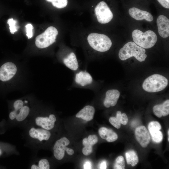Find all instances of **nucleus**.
Masks as SVG:
<instances>
[{
    "label": "nucleus",
    "mask_w": 169,
    "mask_h": 169,
    "mask_svg": "<svg viewBox=\"0 0 169 169\" xmlns=\"http://www.w3.org/2000/svg\"><path fill=\"white\" fill-rule=\"evenodd\" d=\"M145 53L146 50L144 48L131 41L125 44L120 49L118 55L120 59L122 60H125L134 57L139 61L142 62L145 60L147 57Z\"/></svg>",
    "instance_id": "f257e3e1"
},
{
    "label": "nucleus",
    "mask_w": 169,
    "mask_h": 169,
    "mask_svg": "<svg viewBox=\"0 0 169 169\" xmlns=\"http://www.w3.org/2000/svg\"><path fill=\"white\" fill-rule=\"evenodd\" d=\"M132 37L136 44L146 49L153 47L157 39L156 34L151 30H148L143 33L139 30L135 29L132 32Z\"/></svg>",
    "instance_id": "f03ea898"
},
{
    "label": "nucleus",
    "mask_w": 169,
    "mask_h": 169,
    "mask_svg": "<svg viewBox=\"0 0 169 169\" xmlns=\"http://www.w3.org/2000/svg\"><path fill=\"white\" fill-rule=\"evenodd\" d=\"M87 40L90 47L95 51L105 52L111 48L112 43L107 35L96 33H91L87 37Z\"/></svg>",
    "instance_id": "7ed1b4c3"
},
{
    "label": "nucleus",
    "mask_w": 169,
    "mask_h": 169,
    "mask_svg": "<svg viewBox=\"0 0 169 169\" xmlns=\"http://www.w3.org/2000/svg\"><path fill=\"white\" fill-rule=\"evenodd\" d=\"M168 83V80L164 76L159 74H154L145 80L142 86L147 92H155L164 90Z\"/></svg>",
    "instance_id": "20e7f679"
},
{
    "label": "nucleus",
    "mask_w": 169,
    "mask_h": 169,
    "mask_svg": "<svg viewBox=\"0 0 169 169\" xmlns=\"http://www.w3.org/2000/svg\"><path fill=\"white\" fill-rule=\"evenodd\" d=\"M58 32L53 26L47 28L44 32L38 36L35 39V44L39 48H45L53 44L55 41Z\"/></svg>",
    "instance_id": "39448f33"
},
{
    "label": "nucleus",
    "mask_w": 169,
    "mask_h": 169,
    "mask_svg": "<svg viewBox=\"0 0 169 169\" xmlns=\"http://www.w3.org/2000/svg\"><path fill=\"white\" fill-rule=\"evenodd\" d=\"M95 15L98 21L101 24L109 23L113 15L107 4L104 1L100 2L95 9Z\"/></svg>",
    "instance_id": "423d86ee"
},
{
    "label": "nucleus",
    "mask_w": 169,
    "mask_h": 169,
    "mask_svg": "<svg viewBox=\"0 0 169 169\" xmlns=\"http://www.w3.org/2000/svg\"><path fill=\"white\" fill-rule=\"evenodd\" d=\"M17 71V67L13 63L9 62L4 63L0 68V80L3 81L9 80L14 76Z\"/></svg>",
    "instance_id": "0eeeda50"
},
{
    "label": "nucleus",
    "mask_w": 169,
    "mask_h": 169,
    "mask_svg": "<svg viewBox=\"0 0 169 169\" xmlns=\"http://www.w3.org/2000/svg\"><path fill=\"white\" fill-rule=\"evenodd\" d=\"M74 81L80 87H86L93 84V79L88 72L85 70H81L75 74Z\"/></svg>",
    "instance_id": "6e6552de"
},
{
    "label": "nucleus",
    "mask_w": 169,
    "mask_h": 169,
    "mask_svg": "<svg viewBox=\"0 0 169 169\" xmlns=\"http://www.w3.org/2000/svg\"><path fill=\"white\" fill-rule=\"evenodd\" d=\"M70 143L69 141L65 137L61 138L57 140L54 146V154L55 158L61 160L64 157L66 146Z\"/></svg>",
    "instance_id": "1a4fd4ad"
},
{
    "label": "nucleus",
    "mask_w": 169,
    "mask_h": 169,
    "mask_svg": "<svg viewBox=\"0 0 169 169\" xmlns=\"http://www.w3.org/2000/svg\"><path fill=\"white\" fill-rule=\"evenodd\" d=\"M136 138L141 145L143 147H146L150 142L149 134L144 126L137 127L135 131Z\"/></svg>",
    "instance_id": "9d476101"
},
{
    "label": "nucleus",
    "mask_w": 169,
    "mask_h": 169,
    "mask_svg": "<svg viewBox=\"0 0 169 169\" xmlns=\"http://www.w3.org/2000/svg\"><path fill=\"white\" fill-rule=\"evenodd\" d=\"M156 23L158 32L162 38H166L169 36V19L163 15H159L157 18Z\"/></svg>",
    "instance_id": "9b49d317"
},
{
    "label": "nucleus",
    "mask_w": 169,
    "mask_h": 169,
    "mask_svg": "<svg viewBox=\"0 0 169 169\" xmlns=\"http://www.w3.org/2000/svg\"><path fill=\"white\" fill-rule=\"evenodd\" d=\"M56 118L54 114H50L49 117H38L35 118L36 124L44 129L49 130L52 129L54 125Z\"/></svg>",
    "instance_id": "f8f14e48"
},
{
    "label": "nucleus",
    "mask_w": 169,
    "mask_h": 169,
    "mask_svg": "<svg viewBox=\"0 0 169 169\" xmlns=\"http://www.w3.org/2000/svg\"><path fill=\"white\" fill-rule=\"evenodd\" d=\"M129 15L133 18L138 20L145 19L148 22L153 21V18L150 13L133 7L130 8L128 11Z\"/></svg>",
    "instance_id": "ddd939ff"
},
{
    "label": "nucleus",
    "mask_w": 169,
    "mask_h": 169,
    "mask_svg": "<svg viewBox=\"0 0 169 169\" xmlns=\"http://www.w3.org/2000/svg\"><path fill=\"white\" fill-rule=\"evenodd\" d=\"M120 96V92L117 90L111 89L108 90L105 93L104 101V105L106 108L115 106Z\"/></svg>",
    "instance_id": "4468645a"
},
{
    "label": "nucleus",
    "mask_w": 169,
    "mask_h": 169,
    "mask_svg": "<svg viewBox=\"0 0 169 169\" xmlns=\"http://www.w3.org/2000/svg\"><path fill=\"white\" fill-rule=\"evenodd\" d=\"M29 134L31 137L37 139L40 141L48 140L51 136L50 132L48 130L34 127H32L29 130Z\"/></svg>",
    "instance_id": "2eb2a0df"
},
{
    "label": "nucleus",
    "mask_w": 169,
    "mask_h": 169,
    "mask_svg": "<svg viewBox=\"0 0 169 169\" xmlns=\"http://www.w3.org/2000/svg\"><path fill=\"white\" fill-rule=\"evenodd\" d=\"M63 62L67 68L72 71H77L79 68V64L76 56L73 52L69 53L64 58Z\"/></svg>",
    "instance_id": "dca6fc26"
},
{
    "label": "nucleus",
    "mask_w": 169,
    "mask_h": 169,
    "mask_svg": "<svg viewBox=\"0 0 169 169\" xmlns=\"http://www.w3.org/2000/svg\"><path fill=\"white\" fill-rule=\"evenodd\" d=\"M94 107L87 105L81 110L76 115L77 118H80L87 121L93 119L95 113Z\"/></svg>",
    "instance_id": "f3484780"
},
{
    "label": "nucleus",
    "mask_w": 169,
    "mask_h": 169,
    "mask_svg": "<svg viewBox=\"0 0 169 169\" xmlns=\"http://www.w3.org/2000/svg\"><path fill=\"white\" fill-rule=\"evenodd\" d=\"M155 115L159 118L166 116L169 114V100H167L162 104L155 105L153 109Z\"/></svg>",
    "instance_id": "a211bd4d"
},
{
    "label": "nucleus",
    "mask_w": 169,
    "mask_h": 169,
    "mask_svg": "<svg viewBox=\"0 0 169 169\" xmlns=\"http://www.w3.org/2000/svg\"><path fill=\"white\" fill-rule=\"evenodd\" d=\"M125 155L128 164H131L132 166H134L138 162V157L134 151L129 150L126 152Z\"/></svg>",
    "instance_id": "6ab92c4d"
},
{
    "label": "nucleus",
    "mask_w": 169,
    "mask_h": 169,
    "mask_svg": "<svg viewBox=\"0 0 169 169\" xmlns=\"http://www.w3.org/2000/svg\"><path fill=\"white\" fill-rule=\"evenodd\" d=\"M29 110V108L28 106H23L18 110L19 111V112L16 116L15 118L16 120L18 121H21L24 120L28 115Z\"/></svg>",
    "instance_id": "aec40b11"
},
{
    "label": "nucleus",
    "mask_w": 169,
    "mask_h": 169,
    "mask_svg": "<svg viewBox=\"0 0 169 169\" xmlns=\"http://www.w3.org/2000/svg\"><path fill=\"white\" fill-rule=\"evenodd\" d=\"M160 130L156 129L149 131L152 140L156 143L161 142L163 139L162 133Z\"/></svg>",
    "instance_id": "412c9836"
},
{
    "label": "nucleus",
    "mask_w": 169,
    "mask_h": 169,
    "mask_svg": "<svg viewBox=\"0 0 169 169\" xmlns=\"http://www.w3.org/2000/svg\"><path fill=\"white\" fill-rule=\"evenodd\" d=\"M82 143L84 147L82 149V152L84 155L88 156L92 152V145H91L88 141V138L83 139Z\"/></svg>",
    "instance_id": "4be33fe9"
},
{
    "label": "nucleus",
    "mask_w": 169,
    "mask_h": 169,
    "mask_svg": "<svg viewBox=\"0 0 169 169\" xmlns=\"http://www.w3.org/2000/svg\"><path fill=\"white\" fill-rule=\"evenodd\" d=\"M50 168L49 163L47 160L43 159L38 162V165H33L31 167V169H49Z\"/></svg>",
    "instance_id": "5701e85b"
},
{
    "label": "nucleus",
    "mask_w": 169,
    "mask_h": 169,
    "mask_svg": "<svg viewBox=\"0 0 169 169\" xmlns=\"http://www.w3.org/2000/svg\"><path fill=\"white\" fill-rule=\"evenodd\" d=\"M125 160L123 157L120 156L116 159L114 165L115 169H124L125 167Z\"/></svg>",
    "instance_id": "b1692460"
},
{
    "label": "nucleus",
    "mask_w": 169,
    "mask_h": 169,
    "mask_svg": "<svg viewBox=\"0 0 169 169\" xmlns=\"http://www.w3.org/2000/svg\"><path fill=\"white\" fill-rule=\"evenodd\" d=\"M48 2H51L53 5L57 8H61L65 7L68 4V0H46Z\"/></svg>",
    "instance_id": "393cba45"
},
{
    "label": "nucleus",
    "mask_w": 169,
    "mask_h": 169,
    "mask_svg": "<svg viewBox=\"0 0 169 169\" xmlns=\"http://www.w3.org/2000/svg\"><path fill=\"white\" fill-rule=\"evenodd\" d=\"M17 21L14 20L13 18L9 19L7 21V23L9 26V29L10 33L13 34L17 32L19 27L17 26Z\"/></svg>",
    "instance_id": "a878e982"
},
{
    "label": "nucleus",
    "mask_w": 169,
    "mask_h": 169,
    "mask_svg": "<svg viewBox=\"0 0 169 169\" xmlns=\"http://www.w3.org/2000/svg\"><path fill=\"white\" fill-rule=\"evenodd\" d=\"M112 131L111 129H108L105 127H102L99 129L98 132L101 137L103 139L106 140Z\"/></svg>",
    "instance_id": "bb28decb"
},
{
    "label": "nucleus",
    "mask_w": 169,
    "mask_h": 169,
    "mask_svg": "<svg viewBox=\"0 0 169 169\" xmlns=\"http://www.w3.org/2000/svg\"><path fill=\"white\" fill-rule=\"evenodd\" d=\"M109 121L110 123L115 128L119 129L120 127L121 124L120 120L116 117H110Z\"/></svg>",
    "instance_id": "cd10ccee"
},
{
    "label": "nucleus",
    "mask_w": 169,
    "mask_h": 169,
    "mask_svg": "<svg viewBox=\"0 0 169 169\" xmlns=\"http://www.w3.org/2000/svg\"><path fill=\"white\" fill-rule=\"evenodd\" d=\"M148 128L149 130L157 129L160 130L161 126L160 124L157 121H153L150 122L148 124Z\"/></svg>",
    "instance_id": "c85d7f7f"
},
{
    "label": "nucleus",
    "mask_w": 169,
    "mask_h": 169,
    "mask_svg": "<svg viewBox=\"0 0 169 169\" xmlns=\"http://www.w3.org/2000/svg\"><path fill=\"white\" fill-rule=\"evenodd\" d=\"M26 35L28 39L31 38L33 36V25L30 23H28L25 26Z\"/></svg>",
    "instance_id": "c756f323"
},
{
    "label": "nucleus",
    "mask_w": 169,
    "mask_h": 169,
    "mask_svg": "<svg viewBox=\"0 0 169 169\" xmlns=\"http://www.w3.org/2000/svg\"><path fill=\"white\" fill-rule=\"evenodd\" d=\"M23 101L20 100H16L13 104V107L14 110L17 111L20 110L23 105Z\"/></svg>",
    "instance_id": "7c9ffc66"
},
{
    "label": "nucleus",
    "mask_w": 169,
    "mask_h": 169,
    "mask_svg": "<svg viewBox=\"0 0 169 169\" xmlns=\"http://www.w3.org/2000/svg\"><path fill=\"white\" fill-rule=\"evenodd\" d=\"M117 138V134L113 131L107 138L106 140L108 142H112L115 141Z\"/></svg>",
    "instance_id": "2f4dec72"
},
{
    "label": "nucleus",
    "mask_w": 169,
    "mask_h": 169,
    "mask_svg": "<svg viewBox=\"0 0 169 169\" xmlns=\"http://www.w3.org/2000/svg\"><path fill=\"white\" fill-rule=\"evenodd\" d=\"M88 139L89 143L92 146L96 143L98 141V137L95 135H90Z\"/></svg>",
    "instance_id": "473e14b6"
},
{
    "label": "nucleus",
    "mask_w": 169,
    "mask_h": 169,
    "mask_svg": "<svg viewBox=\"0 0 169 169\" xmlns=\"http://www.w3.org/2000/svg\"><path fill=\"white\" fill-rule=\"evenodd\" d=\"M120 121L121 124L123 125H125L127 124L128 122V118L125 113L121 114Z\"/></svg>",
    "instance_id": "72a5a7b5"
},
{
    "label": "nucleus",
    "mask_w": 169,
    "mask_h": 169,
    "mask_svg": "<svg viewBox=\"0 0 169 169\" xmlns=\"http://www.w3.org/2000/svg\"><path fill=\"white\" fill-rule=\"evenodd\" d=\"M162 6L166 8H169V0H157Z\"/></svg>",
    "instance_id": "f704fd0d"
},
{
    "label": "nucleus",
    "mask_w": 169,
    "mask_h": 169,
    "mask_svg": "<svg viewBox=\"0 0 169 169\" xmlns=\"http://www.w3.org/2000/svg\"><path fill=\"white\" fill-rule=\"evenodd\" d=\"M84 169H91L92 167L91 163L90 161H86L84 163Z\"/></svg>",
    "instance_id": "c9c22d12"
},
{
    "label": "nucleus",
    "mask_w": 169,
    "mask_h": 169,
    "mask_svg": "<svg viewBox=\"0 0 169 169\" xmlns=\"http://www.w3.org/2000/svg\"><path fill=\"white\" fill-rule=\"evenodd\" d=\"M106 162L105 161H103L100 164V168L104 169L106 168Z\"/></svg>",
    "instance_id": "e433bc0d"
},
{
    "label": "nucleus",
    "mask_w": 169,
    "mask_h": 169,
    "mask_svg": "<svg viewBox=\"0 0 169 169\" xmlns=\"http://www.w3.org/2000/svg\"><path fill=\"white\" fill-rule=\"evenodd\" d=\"M66 151L68 154L69 155H72L74 153L73 150L68 147H67Z\"/></svg>",
    "instance_id": "4c0bfd02"
},
{
    "label": "nucleus",
    "mask_w": 169,
    "mask_h": 169,
    "mask_svg": "<svg viewBox=\"0 0 169 169\" xmlns=\"http://www.w3.org/2000/svg\"><path fill=\"white\" fill-rule=\"evenodd\" d=\"M167 134H168V136L169 137V129L168 130V131H167Z\"/></svg>",
    "instance_id": "58836bf2"
},
{
    "label": "nucleus",
    "mask_w": 169,
    "mask_h": 169,
    "mask_svg": "<svg viewBox=\"0 0 169 169\" xmlns=\"http://www.w3.org/2000/svg\"><path fill=\"white\" fill-rule=\"evenodd\" d=\"M1 154H2V151L0 149V156L1 155Z\"/></svg>",
    "instance_id": "ea45409f"
},
{
    "label": "nucleus",
    "mask_w": 169,
    "mask_h": 169,
    "mask_svg": "<svg viewBox=\"0 0 169 169\" xmlns=\"http://www.w3.org/2000/svg\"><path fill=\"white\" fill-rule=\"evenodd\" d=\"M168 141H169V137H168Z\"/></svg>",
    "instance_id": "a19ab883"
}]
</instances>
